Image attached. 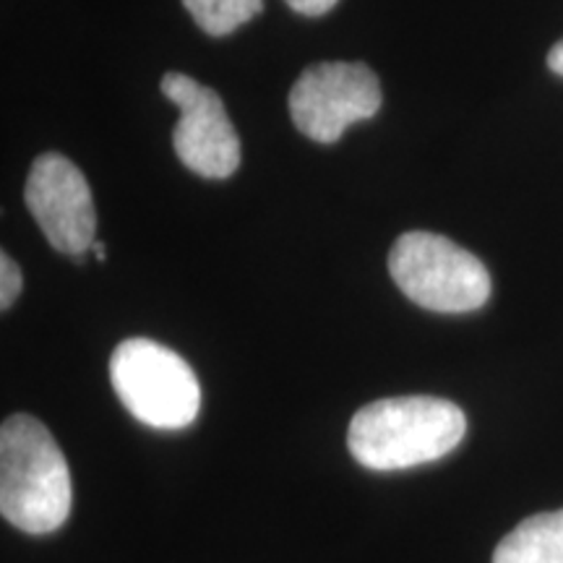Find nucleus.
I'll list each match as a JSON object with an SVG mask.
<instances>
[{
  "mask_svg": "<svg viewBox=\"0 0 563 563\" xmlns=\"http://www.w3.org/2000/svg\"><path fill=\"white\" fill-rule=\"evenodd\" d=\"M467 418L439 397H389L355 412L347 431L350 454L376 473L435 462L460 446Z\"/></svg>",
  "mask_w": 563,
  "mask_h": 563,
  "instance_id": "f257e3e1",
  "label": "nucleus"
},
{
  "mask_svg": "<svg viewBox=\"0 0 563 563\" xmlns=\"http://www.w3.org/2000/svg\"><path fill=\"white\" fill-rule=\"evenodd\" d=\"M74 504L70 470L53 433L32 415H13L0 428V514L21 532L47 534Z\"/></svg>",
  "mask_w": 563,
  "mask_h": 563,
  "instance_id": "f03ea898",
  "label": "nucleus"
},
{
  "mask_svg": "<svg viewBox=\"0 0 563 563\" xmlns=\"http://www.w3.org/2000/svg\"><path fill=\"white\" fill-rule=\"evenodd\" d=\"M110 382L125 410L144 426L180 431L199 418V378L165 344L144 336L118 344L110 357Z\"/></svg>",
  "mask_w": 563,
  "mask_h": 563,
  "instance_id": "7ed1b4c3",
  "label": "nucleus"
},
{
  "mask_svg": "<svg viewBox=\"0 0 563 563\" xmlns=\"http://www.w3.org/2000/svg\"><path fill=\"white\" fill-rule=\"evenodd\" d=\"M389 272L415 306L433 313H470L490 298L481 258L435 232H405L389 253Z\"/></svg>",
  "mask_w": 563,
  "mask_h": 563,
  "instance_id": "20e7f679",
  "label": "nucleus"
},
{
  "mask_svg": "<svg viewBox=\"0 0 563 563\" xmlns=\"http://www.w3.org/2000/svg\"><path fill=\"white\" fill-rule=\"evenodd\" d=\"M378 110L382 84L365 63H316L290 91L295 129L319 144H334L352 123L371 121Z\"/></svg>",
  "mask_w": 563,
  "mask_h": 563,
  "instance_id": "39448f33",
  "label": "nucleus"
},
{
  "mask_svg": "<svg viewBox=\"0 0 563 563\" xmlns=\"http://www.w3.org/2000/svg\"><path fill=\"white\" fill-rule=\"evenodd\" d=\"M159 89L180 112L173 131L178 159L201 178H230L241 165V139L222 97L186 74H167Z\"/></svg>",
  "mask_w": 563,
  "mask_h": 563,
  "instance_id": "423d86ee",
  "label": "nucleus"
},
{
  "mask_svg": "<svg viewBox=\"0 0 563 563\" xmlns=\"http://www.w3.org/2000/svg\"><path fill=\"white\" fill-rule=\"evenodd\" d=\"M26 209L45 232L55 251L84 262L97 232V211L89 183L63 154H42L34 159L24 188Z\"/></svg>",
  "mask_w": 563,
  "mask_h": 563,
  "instance_id": "0eeeda50",
  "label": "nucleus"
},
{
  "mask_svg": "<svg viewBox=\"0 0 563 563\" xmlns=\"http://www.w3.org/2000/svg\"><path fill=\"white\" fill-rule=\"evenodd\" d=\"M493 563H563V509L519 522L498 543Z\"/></svg>",
  "mask_w": 563,
  "mask_h": 563,
  "instance_id": "6e6552de",
  "label": "nucleus"
},
{
  "mask_svg": "<svg viewBox=\"0 0 563 563\" xmlns=\"http://www.w3.org/2000/svg\"><path fill=\"white\" fill-rule=\"evenodd\" d=\"M196 26L209 37H228L264 9V0H183Z\"/></svg>",
  "mask_w": 563,
  "mask_h": 563,
  "instance_id": "1a4fd4ad",
  "label": "nucleus"
},
{
  "mask_svg": "<svg viewBox=\"0 0 563 563\" xmlns=\"http://www.w3.org/2000/svg\"><path fill=\"white\" fill-rule=\"evenodd\" d=\"M21 292V269L9 253L0 256V308L9 311Z\"/></svg>",
  "mask_w": 563,
  "mask_h": 563,
  "instance_id": "9d476101",
  "label": "nucleus"
},
{
  "mask_svg": "<svg viewBox=\"0 0 563 563\" xmlns=\"http://www.w3.org/2000/svg\"><path fill=\"white\" fill-rule=\"evenodd\" d=\"M292 11L302 13V16H323L336 5V0H285Z\"/></svg>",
  "mask_w": 563,
  "mask_h": 563,
  "instance_id": "9b49d317",
  "label": "nucleus"
},
{
  "mask_svg": "<svg viewBox=\"0 0 563 563\" xmlns=\"http://www.w3.org/2000/svg\"><path fill=\"white\" fill-rule=\"evenodd\" d=\"M548 66H551L553 74L563 76V40L559 42V45L553 47L551 53H548Z\"/></svg>",
  "mask_w": 563,
  "mask_h": 563,
  "instance_id": "f8f14e48",
  "label": "nucleus"
},
{
  "mask_svg": "<svg viewBox=\"0 0 563 563\" xmlns=\"http://www.w3.org/2000/svg\"><path fill=\"white\" fill-rule=\"evenodd\" d=\"M91 251H95L97 262H104V258H108V251H104V243L102 241H97L95 245H91Z\"/></svg>",
  "mask_w": 563,
  "mask_h": 563,
  "instance_id": "ddd939ff",
  "label": "nucleus"
}]
</instances>
